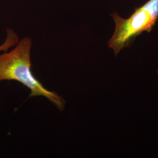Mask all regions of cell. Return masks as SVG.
I'll list each match as a JSON object with an SVG mask.
<instances>
[{
	"label": "cell",
	"instance_id": "cell-1",
	"mask_svg": "<svg viewBox=\"0 0 158 158\" xmlns=\"http://www.w3.org/2000/svg\"><path fill=\"white\" fill-rule=\"evenodd\" d=\"M32 46L31 40L25 37L11 52L0 54V81H18L30 90L29 97L43 96L62 111L66 106L65 100L56 92L46 89L32 73Z\"/></svg>",
	"mask_w": 158,
	"mask_h": 158
},
{
	"label": "cell",
	"instance_id": "cell-2",
	"mask_svg": "<svg viewBox=\"0 0 158 158\" xmlns=\"http://www.w3.org/2000/svg\"><path fill=\"white\" fill-rule=\"evenodd\" d=\"M111 15L115 29L107 44L117 56L121 51L130 47L143 32L152 31L158 21V0L147 1L127 18L121 17L117 12Z\"/></svg>",
	"mask_w": 158,
	"mask_h": 158
},
{
	"label": "cell",
	"instance_id": "cell-3",
	"mask_svg": "<svg viewBox=\"0 0 158 158\" xmlns=\"http://www.w3.org/2000/svg\"><path fill=\"white\" fill-rule=\"evenodd\" d=\"M19 41V37L12 29H6V36L4 42L0 46V52H7L10 48L16 45Z\"/></svg>",
	"mask_w": 158,
	"mask_h": 158
}]
</instances>
